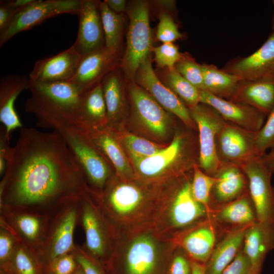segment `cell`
<instances>
[{
	"label": "cell",
	"mask_w": 274,
	"mask_h": 274,
	"mask_svg": "<svg viewBox=\"0 0 274 274\" xmlns=\"http://www.w3.org/2000/svg\"><path fill=\"white\" fill-rule=\"evenodd\" d=\"M85 183L59 133L22 127L1 182V202L21 208L62 204L83 194Z\"/></svg>",
	"instance_id": "6da1fadb"
},
{
	"label": "cell",
	"mask_w": 274,
	"mask_h": 274,
	"mask_svg": "<svg viewBox=\"0 0 274 274\" xmlns=\"http://www.w3.org/2000/svg\"><path fill=\"white\" fill-rule=\"evenodd\" d=\"M28 90L24 109L36 117L37 126L53 131L72 126L83 129L79 121L83 93L71 82L30 81Z\"/></svg>",
	"instance_id": "7a4b0ae2"
},
{
	"label": "cell",
	"mask_w": 274,
	"mask_h": 274,
	"mask_svg": "<svg viewBox=\"0 0 274 274\" xmlns=\"http://www.w3.org/2000/svg\"><path fill=\"white\" fill-rule=\"evenodd\" d=\"M122 250L102 264L107 274H167L172 257L149 231H136Z\"/></svg>",
	"instance_id": "3957f363"
},
{
	"label": "cell",
	"mask_w": 274,
	"mask_h": 274,
	"mask_svg": "<svg viewBox=\"0 0 274 274\" xmlns=\"http://www.w3.org/2000/svg\"><path fill=\"white\" fill-rule=\"evenodd\" d=\"M127 9L129 25L126 46L120 64L125 80L129 82L134 81L138 68L151 55L153 47L148 3L135 1Z\"/></svg>",
	"instance_id": "277c9868"
},
{
	"label": "cell",
	"mask_w": 274,
	"mask_h": 274,
	"mask_svg": "<svg viewBox=\"0 0 274 274\" xmlns=\"http://www.w3.org/2000/svg\"><path fill=\"white\" fill-rule=\"evenodd\" d=\"M55 131L64 140L86 181L96 188L102 189L111 177V168L88 131L74 126Z\"/></svg>",
	"instance_id": "5b68a950"
},
{
	"label": "cell",
	"mask_w": 274,
	"mask_h": 274,
	"mask_svg": "<svg viewBox=\"0 0 274 274\" xmlns=\"http://www.w3.org/2000/svg\"><path fill=\"white\" fill-rule=\"evenodd\" d=\"M189 111L199 132V167L215 176L223 163L217 151V138L225 121L213 108L203 104Z\"/></svg>",
	"instance_id": "8992f818"
},
{
	"label": "cell",
	"mask_w": 274,
	"mask_h": 274,
	"mask_svg": "<svg viewBox=\"0 0 274 274\" xmlns=\"http://www.w3.org/2000/svg\"><path fill=\"white\" fill-rule=\"evenodd\" d=\"M82 0H35L18 12L0 32V47L17 33L28 30L49 18L64 14H79Z\"/></svg>",
	"instance_id": "52a82bcc"
},
{
	"label": "cell",
	"mask_w": 274,
	"mask_h": 274,
	"mask_svg": "<svg viewBox=\"0 0 274 274\" xmlns=\"http://www.w3.org/2000/svg\"><path fill=\"white\" fill-rule=\"evenodd\" d=\"M241 167L248 181L257 222L274 228V188L270 183L272 173L262 156L253 158Z\"/></svg>",
	"instance_id": "ba28073f"
},
{
	"label": "cell",
	"mask_w": 274,
	"mask_h": 274,
	"mask_svg": "<svg viewBox=\"0 0 274 274\" xmlns=\"http://www.w3.org/2000/svg\"><path fill=\"white\" fill-rule=\"evenodd\" d=\"M106 195V205L113 218L124 224L143 221L150 213L145 209V196L136 186L119 183L111 187Z\"/></svg>",
	"instance_id": "9c48e42d"
},
{
	"label": "cell",
	"mask_w": 274,
	"mask_h": 274,
	"mask_svg": "<svg viewBox=\"0 0 274 274\" xmlns=\"http://www.w3.org/2000/svg\"><path fill=\"white\" fill-rule=\"evenodd\" d=\"M133 82L146 90L164 109L176 115L188 126L194 127L195 123L189 110L158 78L152 67L151 55L139 66Z\"/></svg>",
	"instance_id": "30bf717a"
},
{
	"label": "cell",
	"mask_w": 274,
	"mask_h": 274,
	"mask_svg": "<svg viewBox=\"0 0 274 274\" xmlns=\"http://www.w3.org/2000/svg\"><path fill=\"white\" fill-rule=\"evenodd\" d=\"M255 132L225 121L217 138V151L221 161L241 167L258 156L254 143Z\"/></svg>",
	"instance_id": "8fae6325"
},
{
	"label": "cell",
	"mask_w": 274,
	"mask_h": 274,
	"mask_svg": "<svg viewBox=\"0 0 274 274\" xmlns=\"http://www.w3.org/2000/svg\"><path fill=\"white\" fill-rule=\"evenodd\" d=\"M119 51L105 46L83 57L70 82L82 93L93 87L117 68L120 63Z\"/></svg>",
	"instance_id": "7c38bea8"
},
{
	"label": "cell",
	"mask_w": 274,
	"mask_h": 274,
	"mask_svg": "<svg viewBox=\"0 0 274 274\" xmlns=\"http://www.w3.org/2000/svg\"><path fill=\"white\" fill-rule=\"evenodd\" d=\"M224 71L241 81H274V31L255 52L230 63Z\"/></svg>",
	"instance_id": "4fadbf2b"
},
{
	"label": "cell",
	"mask_w": 274,
	"mask_h": 274,
	"mask_svg": "<svg viewBox=\"0 0 274 274\" xmlns=\"http://www.w3.org/2000/svg\"><path fill=\"white\" fill-rule=\"evenodd\" d=\"M200 103L213 108L226 122L250 131H258L265 122L266 115L255 108L219 97L205 90H200Z\"/></svg>",
	"instance_id": "5bb4252c"
},
{
	"label": "cell",
	"mask_w": 274,
	"mask_h": 274,
	"mask_svg": "<svg viewBox=\"0 0 274 274\" xmlns=\"http://www.w3.org/2000/svg\"><path fill=\"white\" fill-rule=\"evenodd\" d=\"M99 1L82 0L77 39L72 45L82 58L105 47Z\"/></svg>",
	"instance_id": "9a60e30c"
},
{
	"label": "cell",
	"mask_w": 274,
	"mask_h": 274,
	"mask_svg": "<svg viewBox=\"0 0 274 274\" xmlns=\"http://www.w3.org/2000/svg\"><path fill=\"white\" fill-rule=\"evenodd\" d=\"M81 59L72 45L55 55L37 60L29 74V81L36 83L70 82Z\"/></svg>",
	"instance_id": "2e32d148"
},
{
	"label": "cell",
	"mask_w": 274,
	"mask_h": 274,
	"mask_svg": "<svg viewBox=\"0 0 274 274\" xmlns=\"http://www.w3.org/2000/svg\"><path fill=\"white\" fill-rule=\"evenodd\" d=\"M80 196L64 203L65 210L56 221L49 239L47 251L41 257L45 267L55 258L70 253L74 248L73 235Z\"/></svg>",
	"instance_id": "e0dca14e"
},
{
	"label": "cell",
	"mask_w": 274,
	"mask_h": 274,
	"mask_svg": "<svg viewBox=\"0 0 274 274\" xmlns=\"http://www.w3.org/2000/svg\"><path fill=\"white\" fill-rule=\"evenodd\" d=\"M206 208L197 201L191 191V183L186 182L175 195L168 210H160L157 220L164 219L169 228L180 229L188 226L206 214Z\"/></svg>",
	"instance_id": "ac0fdd59"
},
{
	"label": "cell",
	"mask_w": 274,
	"mask_h": 274,
	"mask_svg": "<svg viewBox=\"0 0 274 274\" xmlns=\"http://www.w3.org/2000/svg\"><path fill=\"white\" fill-rule=\"evenodd\" d=\"M128 91L135 115L156 135L166 134L169 117L164 109L143 88L129 82Z\"/></svg>",
	"instance_id": "d6986e66"
},
{
	"label": "cell",
	"mask_w": 274,
	"mask_h": 274,
	"mask_svg": "<svg viewBox=\"0 0 274 274\" xmlns=\"http://www.w3.org/2000/svg\"><path fill=\"white\" fill-rule=\"evenodd\" d=\"M29 83V78L16 75L5 76L0 80V121L9 139L14 130L23 127L15 103L22 92L28 90Z\"/></svg>",
	"instance_id": "ffe728a7"
},
{
	"label": "cell",
	"mask_w": 274,
	"mask_h": 274,
	"mask_svg": "<svg viewBox=\"0 0 274 274\" xmlns=\"http://www.w3.org/2000/svg\"><path fill=\"white\" fill-rule=\"evenodd\" d=\"M86 191L80 196L86 245L89 254L102 264L108 259L107 236L99 214L88 199Z\"/></svg>",
	"instance_id": "44dd1931"
},
{
	"label": "cell",
	"mask_w": 274,
	"mask_h": 274,
	"mask_svg": "<svg viewBox=\"0 0 274 274\" xmlns=\"http://www.w3.org/2000/svg\"><path fill=\"white\" fill-rule=\"evenodd\" d=\"M229 100L268 115L274 107V81H242Z\"/></svg>",
	"instance_id": "7402d4cb"
},
{
	"label": "cell",
	"mask_w": 274,
	"mask_h": 274,
	"mask_svg": "<svg viewBox=\"0 0 274 274\" xmlns=\"http://www.w3.org/2000/svg\"><path fill=\"white\" fill-rule=\"evenodd\" d=\"M244 253L253 270L260 273L266 254L274 247V228L257 222L246 229Z\"/></svg>",
	"instance_id": "603a6c76"
},
{
	"label": "cell",
	"mask_w": 274,
	"mask_h": 274,
	"mask_svg": "<svg viewBox=\"0 0 274 274\" xmlns=\"http://www.w3.org/2000/svg\"><path fill=\"white\" fill-rule=\"evenodd\" d=\"M88 132L94 144L115 168L121 178L128 179L132 169L123 150L111 131L97 128L89 129Z\"/></svg>",
	"instance_id": "cb8c5ba5"
},
{
	"label": "cell",
	"mask_w": 274,
	"mask_h": 274,
	"mask_svg": "<svg viewBox=\"0 0 274 274\" xmlns=\"http://www.w3.org/2000/svg\"><path fill=\"white\" fill-rule=\"evenodd\" d=\"M79 121L82 128L87 131L107 123V109L100 83L82 93Z\"/></svg>",
	"instance_id": "d4e9b609"
},
{
	"label": "cell",
	"mask_w": 274,
	"mask_h": 274,
	"mask_svg": "<svg viewBox=\"0 0 274 274\" xmlns=\"http://www.w3.org/2000/svg\"><path fill=\"white\" fill-rule=\"evenodd\" d=\"M183 145L182 136L177 134L167 147L151 156L132 163L139 173L145 177L152 178L158 176L179 158Z\"/></svg>",
	"instance_id": "484cf974"
},
{
	"label": "cell",
	"mask_w": 274,
	"mask_h": 274,
	"mask_svg": "<svg viewBox=\"0 0 274 274\" xmlns=\"http://www.w3.org/2000/svg\"><path fill=\"white\" fill-rule=\"evenodd\" d=\"M215 177L216 180L213 189L219 201H230L244 190L246 176L238 165L223 162Z\"/></svg>",
	"instance_id": "4316f807"
},
{
	"label": "cell",
	"mask_w": 274,
	"mask_h": 274,
	"mask_svg": "<svg viewBox=\"0 0 274 274\" xmlns=\"http://www.w3.org/2000/svg\"><path fill=\"white\" fill-rule=\"evenodd\" d=\"M246 229L241 228L228 234L214 249L205 264L206 274H222L235 258L244 242Z\"/></svg>",
	"instance_id": "83f0119b"
},
{
	"label": "cell",
	"mask_w": 274,
	"mask_h": 274,
	"mask_svg": "<svg viewBox=\"0 0 274 274\" xmlns=\"http://www.w3.org/2000/svg\"><path fill=\"white\" fill-rule=\"evenodd\" d=\"M205 91L229 100L242 81L236 75L218 69L212 64H201Z\"/></svg>",
	"instance_id": "f1b7e54d"
},
{
	"label": "cell",
	"mask_w": 274,
	"mask_h": 274,
	"mask_svg": "<svg viewBox=\"0 0 274 274\" xmlns=\"http://www.w3.org/2000/svg\"><path fill=\"white\" fill-rule=\"evenodd\" d=\"M123 80L116 68L107 74L100 82L107 109V123L115 122L124 109Z\"/></svg>",
	"instance_id": "f546056e"
},
{
	"label": "cell",
	"mask_w": 274,
	"mask_h": 274,
	"mask_svg": "<svg viewBox=\"0 0 274 274\" xmlns=\"http://www.w3.org/2000/svg\"><path fill=\"white\" fill-rule=\"evenodd\" d=\"M215 242L213 230L203 226L188 233L182 241V247L190 260L206 264L214 250Z\"/></svg>",
	"instance_id": "4dcf8cb0"
},
{
	"label": "cell",
	"mask_w": 274,
	"mask_h": 274,
	"mask_svg": "<svg viewBox=\"0 0 274 274\" xmlns=\"http://www.w3.org/2000/svg\"><path fill=\"white\" fill-rule=\"evenodd\" d=\"M1 271L7 274H46L41 258L17 244L10 262Z\"/></svg>",
	"instance_id": "1f68e13d"
},
{
	"label": "cell",
	"mask_w": 274,
	"mask_h": 274,
	"mask_svg": "<svg viewBox=\"0 0 274 274\" xmlns=\"http://www.w3.org/2000/svg\"><path fill=\"white\" fill-rule=\"evenodd\" d=\"M107 48L119 51L124 25L123 13L112 11L103 2L98 3Z\"/></svg>",
	"instance_id": "d6a6232c"
},
{
	"label": "cell",
	"mask_w": 274,
	"mask_h": 274,
	"mask_svg": "<svg viewBox=\"0 0 274 274\" xmlns=\"http://www.w3.org/2000/svg\"><path fill=\"white\" fill-rule=\"evenodd\" d=\"M163 79L168 87L189 106V109L200 104V90L174 67L165 68Z\"/></svg>",
	"instance_id": "836d02e7"
},
{
	"label": "cell",
	"mask_w": 274,
	"mask_h": 274,
	"mask_svg": "<svg viewBox=\"0 0 274 274\" xmlns=\"http://www.w3.org/2000/svg\"><path fill=\"white\" fill-rule=\"evenodd\" d=\"M219 216L225 222L237 225L254 224L257 220L249 199L243 195L223 208Z\"/></svg>",
	"instance_id": "e575fe53"
},
{
	"label": "cell",
	"mask_w": 274,
	"mask_h": 274,
	"mask_svg": "<svg viewBox=\"0 0 274 274\" xmlns=\"http://www.w3.org/2000/svg\"><path fill=\"white\" fill-rule=\"evenodd\" d=\"M193 176L191 182V191L195 199L206 208L208 205L211 192L216 179L203 172L195 163L193 165Z\"/></svg>",
	"instance_id": "d590c367"
},
{
	"label": "cell",
	"mask_w": 274,
	"mask_h": 274,
	"mask_svg": "<svg viewBox=\"0 0 274 274\" xmlns=\"http://www.w3.org/2000/svg\"><path fill=\"white\" fill-rule=\"evenodd\" d=\"M123 141L132 162L151 156L162 149L157 144L131 134L123 136Z\"/></svg>",
	"instance_id": "8d00e7d4"
},
{
	"label": "cell",
	"mask_w": 274,
	"mask_h": 274,
	"mask_svg": "<svg viewBox=\"0 0 274 274\" xmlns=\"http://www.w3.org/2000/svg\"><path fill=\"white\" fill-rule=\"evenodd\" d=\"M15 223L19 232L28 241H39L43 233V220L34 214L23 213L15 217Z\"/></svg>",
	"instance_id": "74e56055"
},
{
	"label": "cell",
	"mask_w": 274,
	"mask_h": 274,
	"mask_svg": "<svg viewBox=\"0 0 274 274\" xmlns=\"http://www.w3.org/2000/svg\"><path fill=\"white\" fill-rule=\"evenodd\" d=\"M174 68L186 80L199 90H204L203 77L201 64L190 56L182 54L181 59Z\"/></svg>",
	"instance_id": "f35d334b"
},
{
	"label": "cell",
	"mask_w": 274,
	"mask_h": 274,
	"mask_svg": "<svg viewBox=\"0 0 274 274\" xmlns=\"http://www.w3.org/2000/svg\"><path fill=\"white\" fill-rule=\"evenodd\" d=\"M268 115L262 127L255 133V147L258 156H263L267 149L274 148V107Z\"/></svg>",
	"instance_id": "ab89813d"
},
{
	"label": "cell",
	"mask_w": 274,
	"mask_h": 274,
	"mask_svg": "<svg viewBox=\"0 0 274 274\" xmlns=\"http://www.w3.org/2000/svg\"><path fill=\"white\" fill-rule=\"evenodd\" d=\"M154 60L160 68H173L181 59L182 53L179 52L178 46L173 43H163L153 47Z\"/></svg>",
	"instance_id": "60d3db41"
},
{
	"label": "cell",
	"mask_w": 274,
	"mask_h": 274,
	"mask_svg": "<svg viewBox=\"0 0 274 274\" xmlns=\"http://www.w3.org/2000/svg\"><path fill=\"white\" fill-rule=\"evenodd\" d=\"M156 36L163 43H173L182 37L172 17L166 12H162L159 15Z\"/></svg>",
	"instance_id": "b9f144b4"
},
{
	"label": "cell",
	"mask_w": 274,
	"mask_h": 274,
	"mask_svg": "<svg viewBox=\"0 0 274 274\" xmlns=\"http://www.w3.org/2000/svg\"><path fill=\"white\" fill-rule=\"evenodd\" d=\"M75 256L68 253L59 256L45 267L46 274H74L78 267Z\"/></svg>",
	"instance_id": "7bdbcfd3"
},
{
	"label": "cell",
	"mask_w": 274,
	"mask_h": 274,
	"mask_svg": "<svg viewBox=\"0 0 274 274\" xmlns=\"http://www.w3.org/2000/svg\"><path fill=\"white\" fill-rule=\"evenodd\" d=\"M74 255L85 274H107L101 264L87 253L78 250Z\"/></svg>",
	"instance_id": "ee69618b"
},
{
	"label": "cell",
	"mask_w": 274,
	"mask_h": 274,
	"mask_svg": "<svg viewBox=\"0 0 274 274\" xmlns=\"http://www.w3.org/2000/svg\"><path fill=\"white\" fill-rule=\"evenodd\" d=\"M222 274H260L253 270L252 264L244 252H238Z\"/></svg>",
	"instance_id": "f6af8a7d"
},
{
	"label": "cell",
	"mask_w": 274,
	"mask_h": 274,
	"mask_svg": "<svg viewBox=\"0 0 274 274\" xmlns=\"http://www.w3.org/2000/svg\"><path fill=\"white\" fill-rule=\"evenodd\" d=\"M16 246L13 236L7 230L1 229L0 232L1 268L5 267L10 262Z\"/></svg>",
	"instance_id": "bcb514c9"
},
{
	"label": "cell",
	"mask_w": 274,
	"mask_h": 274,
	"mask_svg": "<svg viewBox=\"0 0 274 274\" xmlns=\"http://www.w3.org/2000/svg\"><path fill=\"white\" fill-rule=\"evenodd\" d=\"M167 274H192L190 260L181 254L175 255L170 259Z\"/></svg>",
	"instance_id": "7dc6e473"
},
{
	"label": "cell",
	"mask_w": 274,
	"mask_h": 274,
	"mask_svg": "<svg viewBox=\"0 0 274 274\" xmlns=\"http://www.w3.org/2000/svg\"><path fill=\"white\" fill-rule=\"evenodd\" d=\"M10 140L8 138L5 127L2 125L0 129V174L4 176L7 168V162L12 150L10 146Z\"/></svg>",
	"instance_id": "c3c4849f"
},
{
	"label": "cell",
	"mask_w": 274,
	"mask_h": 274,
	"mask_svg": "<svg viewBox=\"0 0 274 274\" xmlns=\"http://www.w3.org/2000/svg\"><path fill=\"white\" fill-rule=\"evenodd\" d=\"M20 11L10 6L6 1H1L0 32L8 25L14 17Z\"/></svg>",
	"instance_id": "681fc988"
},
{
	"label": "cell",
	"mask_w": 274,
	"mask_h": 274,
	"mask_svg": "<svg viewBox=\"0 0 274 274\" xmlns=\"http://www.w3.org/2000/svg\"><path fill=\"white\" fill-rule=\"evenodd\" d=\"M104 2L112 11L117 13H123L127 9L125 0H105Z\"/></svg>",
	"instance_id": "f907efd6"
},
{
	"label": "cell",
	"mask_w": 274,
	"mask_h": 274,
	"mask_svg": "<svg viewBox=\"0 0 274 274\" xmlns=\"http://www.w3.org/2000/svg\"><path fill=\"white\" fill-rule=\"evenodd\" d=\"M35 1V0H13L7 1L6 2L11 7L19 10H21Z\"/></svg>",
	"instance_id": "816d5d0a"
},
{
	"label": "cell",
	"mask_w": 274,
	"mask_h": 274,
	"mask_svg": "<svg viewBox=\"0 0 274 274\" xmlns=\"http://www.w3.org/2000/svg\"><path fill=\"white\" fill-rule=\"evenodd\" d=\"M262 158L266 165L272 174L274 172V148L269 153L264 155Z\"/></svg>",
	"instance_id": "f5cc1de1"
},
{
	"label": "cell",
	"mask_w": 274,
	"mask_h": 274,
	"mask_svg": "<svg viewBox=\"0 0 274 274\" xmlns=\"http://www.w3.org/2000/svg\"><path fill=\"white\" fill-rule=\"evenodd\" d=\"M192 274H206L205 264L190 260Z\"/></svg>",
	"instance_id": "db71d44e"
},
{
	"label": "cell",
	"mask_w": 274,
	"mask_h": 274,
	"mask_svg": "<svg viewBox=\"0 0 274 274\" xmlns=\"http://www.w3.org/2000/svg\"><path fill=\"white\" fill-rule=\"evenodd\" d=\"M74 274H85L81 267L78 264Z\"/></svg>",
	"instance_id": "11a10c76"
},
{
	"label": "cell",
	"mask_w": 274,
	"mask_h": 274,
	"mask_svg": "<svg viewBox=\"0 0 274 274\" xmlns=\"http://www.w3.org/2000/svg\"><path fill=\"white\" fill-rule=\"evenodd\" d=\"M273 6V15L271 20V27L272 31H274V0L272 1Z\"/></svg>",
	"instance_id": "9f6ffc18"
},
{
	"label": "cell",
	"mask_w": 274,
	"mask_h": 274,
	"mask_svg": "<svg viewBox=\"0 0 274 274\" xmlns=\"http://www.w3.org/2000/svg\"><path fill=\"white\" fill-rule=\"evenodd\" d=\"M1 274H7L3 271H1Z\"/></svg>",
	"instance_id": "6f0895ef"
}]
</instances>
